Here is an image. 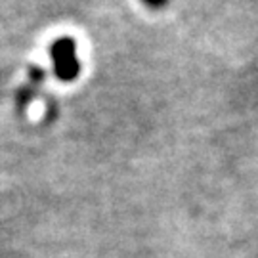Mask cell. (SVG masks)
<instances>
[{
    "instance_id": "obj_1",
    "label": "cell",
    "mask_w": 258,
    "mask_h": 258,
    "mask_svg": "<svg viewBox=\"0 0 258 258\" xmlns=\"http://www.w3.org/2000/svg\"><path fill=\"white\" fill-rule=\"evenodd\" d=\"M50 57L54 61L55 77L61 83H73L83 71V65L77 57V42L73 38H57L50 46Z\"/></svg>"
},
{
    "instance_id": "obj_2",
    "label": "cell",
    "mask_w": 258,
    "mask_h": 258,
    "mask_svg": "<svg viewBox=\"0 0 258 258\" xmlns=\"http://www.w3.org/2000/svg\"><path fill=\"white\" fill-rule=\"evenodd\" d=\"M142 2H144L146 6H149V8H153V10H161L168 4V0H142Z\"/></svg>"
}]
</instances>
